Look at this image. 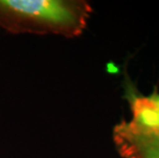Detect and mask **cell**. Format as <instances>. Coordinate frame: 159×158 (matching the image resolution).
Returning a JSON list of instances; mask_svg holds the SVG:
<instances>
[{
	"label": "cell",
	"instance_id": "obj_1",
	"mask_svg": "<svg viewBox=\"0 0 159 158\" xmlns=\"http://www.w3.org/2000/svg\"><path fill=\"white\" fill-rule=\"evenodd\" d=\"M93 12L84 0H0V28L12 34L82 35Z\"/></svg>",
	"mask_w": 159,
	"mask_h": 158
},
{
	"label": "cell",
	"instance_id": "obj_2",
	"mask_svg": "<svg viewBox=\"0 0 159 158\" xmlns=\"http://www.w3.org/2000/svg\"><path fill=\"white\" fill-rule=\"evenodd\" d=\"M113 140L123 158H159V133L141 129L122 120L114 127Z\"/></svg>",
	"mask_w": 159,
	"mask_h": 158
},
{
	"label": "cell",
	"instance_id": "obj_3",
	"mask_svg": "<svg viewBox=\"0 0 159 158\" xmlns=\"http://www.w3.org/2000/svg\"><path fill=\"white\" fill-rule=\"evenodd\" d=\"M125 97L129 103L131 114L130 123L141 129L159 133V93L157 87L151 95L138 93L129 84L125 87Z\"/></svg>",
	"mask_w": 159,
	"mask_h": 158
}]
</instances>
